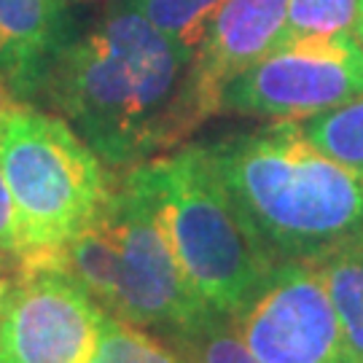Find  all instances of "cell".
I'll return each mask as SVG.
<instances>
[{
  "label": "cell",
  "mask_w": 363,
  "mask_h": 363,
  "mask_svg": "<svg viewBox=\"0 0 363 363\" xmlns=\"http://www.w3.org/2000/svg\"><path fill=\"white\" fill-rule=\"evenodd\" d=\"M194 52L169 40L132 0H111L54 62L38 100L111 169H130L181 143Z\"/></svg>",
  "instance_id": "1"
},
{
  "label": "cell",
  "mask_w": 363,
  "mask_h": 363,
  "mask_svg": "<svg viewBox=\"0 0 363 363\" xmlns=\"http://www.w3.org/2000/svg\"><path fill=\"white\" fill-rule=\"evenodd\" d=\"M234 205L272 261H318L363 234V178L280 118L205 143Z\"/></svg>",
  "instance_id": "2"
},
{
  "label": "cell",
  "mask_w": 363,
  "mask_h": 363,
  "mask_svg": "<svg viewBox=\"0 0 363 363\" xmlns=\"http://www.w3.org/2000/svg\"><path fill=\"white\" fill-rule=\"evenodd\" d=\"M105 315L178 342L216 320L186 283L140 181L124 169L97 216L54 259Z\"/></svg>",
  "instance_id": "3"
},
{
  "label": "cell",
  "mask_w": 363,
  "mask_h": 363,
  "mask_svg": "<svg viewBox=\"0 0 363 363\" xmlns=\"http://www.w3.org/2000/svg\"><path fill=\"white\" fill-rule=\"evenodd\" d=\"M130 169L186 283L218 318H234L277 261L250 232L205 143L183 145Z\"/></svg>",
  "instance_id": "4"
},
{
  "label": "cell",
  "mask_w": 363,
  "mask_h": 363,
  "mask_svg": "<svg viewBox=\"0 0 363 363\" xmlns=\"http://www.w3.org/2000/svg\"><path fill=\"white\" fill-rule=\"evenodd\" d=\"M62 116L0 97V172L27 261L54 259L89 223L113 175Z\"/></svg>",
  "instance_id": "5"
},
{
  "label": "cell",
  "mask_w": 363,
  "mask_h": 363,
  "mask_svg": "<svg viewBox=\"0 0 363 363\" xmlns=\"http://www.w3.org/2000/svg\"><path fill=\"white\" fill-rule=\"evenodd\" d=\"M361 94V40L355 35H310L280 43L232 78L220 91L218 113L301 121Z\"/></svg>",
  "instance_id": "6"
},
{
  "label": "cell",
  "mask_w": 363,
  "mask_h": 363,
  "mask_svg": "<svg viewBox=\"0 0 363 363\" xmlns=\"http://www.w3.org/2000/svg\"><path fill=\"white\" fill-rule=\"evenodd\" d=\"M108 315L49 259L0 277V342L13 363H89Z\"/></svg>",
  "instance_id": "7"
},
{
  "label": "cell",
  "mask_w": 363,
  "mask_h": 363,
  "mask_svg": "<svg viewBox=\"0 0 363 363\" xmlns=\"http://www.w3.org/2000/svg\"><path fill=\"white\" fill-rule=\"evenodd\" d=\"M229 323L259 363H361L310 261H277Z\"/></svg>",
  "instance_id": "8"
},
{
  "label": "cell",
  "mask_w": 363,
  "mask_h": 363,
  "mask_svg": "<svg viewBox=\"0 0 363 363\" xmlns=\"http://www.w3.org/2000/svg\"><path fill=\"white\" fill-rule=\"evenodd\" d=\"M288 22V0H223L199 40L189 73V121L196 130L218 113L220 91L242 70L277 49Z\"/></svg>",
  "instance_id": "9"
},
{
  "label": "cell",
  "mask_w": 363,
  "mask_h": 363,
  "mask_svg": "<svg viewBox=\"0 0 363 363\" xmlns=\"http://www.w3.org/2000/svg\"><path fill=\"white\" fill-rule=\"evenodd\" d=\"M70 0H0V97L35 103L76 35Z\"/></svg>",
  "instance_id": "10"
},
{
  "label": "cell",
  "mask_w": 363,
  "mask_h": 363,
  "mask_svg": "<svg viewBox=\"0 0 363 363\" xmlns=\"http://www.w3.org/2000/svg\"><path fill=\"white\" fill-rule=\"evenodd\" d=\"M310 264L320 274L342 331L352 352L363 363V234L342 242Z\"/></svg>",
  "instance_id": "11"
},
{
  "label": "cell",
  "mask_w": 363,
  "mask_h": 363,
  "mask_svg": "<svg viewBox=\"0 0 363 363\" xmlns=\"http://www.w3.org/2000/svg\"><path fill=\"white\" fill-rule=\"evenodd\" d=\"M298 124L325 156L363 178V94Z\"/></svg>",
  "instance_id": "12"
},
{
  "label": "cell",
  "mask_w": 363,
  "mask_h": 363,
  "mask_svg": "<svg viewBox=\"0 0 363 363\" xmlns=\"http://www.w3.org/2000/svg\"><path fill=\"white\" fill-rule=\"evenodd\" d=\"M89 363H191L175 345L108 315Z\"/></svg>",
  "instance_id": "13"
},
{
  "label": "cell",
  "mask_w": 363,
  "mask_h": 363,
  "mask_svg": "<svg viewBox=\"0 0 363 363\" xmlns=\"http://www.w3.org/2000/svg\"><path fill=\"white\" fill-rule=\"evenodd\" d=\"M132 3L169 40L181 43L189 52H196L213 13L218 11L223 0H132Z\"/></svg>",
  "instance_id": "14"
},
{
  "label": "cell",
  "mask_w": 363,
  "mask_h": 363,
  "mask_svg": "<svg viewBox=\"0 0 363 363\" xmlns=\"http://www.w3.org/2000/svg\"><path fill=\"white\" fill-rule=\"evenodd\" d=\"M361 0H288L283 40L310 35H355Z\"/></svg>",
  "instance_id": "15"
},
{
  "label": "cell",
  "mask_w": 363,
  "mask_h": 363,
  "mask_svg": "<svg viewBox=\"0 0 363 363\" xmlns=\"http://www.w3.org/2000/svg\"><path fill=\"white\" fill-rule=\"evenodd\" d=\"M169 345H175L183 355H189L191 363H259L242 345V339L234 334L226 318H216L199 331Z\"/></svg>",
  "instance_id": "16"
},
{
  "label": "cell",
  "mask_w": 363,
  "mask_h": 363,
  "mask_svg": "<svg viewBox=\"0 0 363 363\" xmlns=\"http://www.w3.org/2000/svg\"><path fill=\"white\" fill-rule=\"evenodd\" d=\"M22 264H27V253L22 245V237H19V223H16L11 194H9V186L3 181V172H0V277L11 274Z\"/></svg>",
  "instance_id": "17"
},
{
  "label": "cell",
  "mask_w": 363,
  "mask_h": 363,
  "mask_svg": "<svg viewBox=\"0 0 363 363\" xmlns=\"http://www.w3.org/2000/svg\"><path fill=\"white\" fill-rule=\"evenodd\" d=\"M355 38L363 43V0H361V13H358V27H355Z\"/></svg>",
  "instance_id": "18"
},
{
  "label": "cell",
  "mask_w": 363,
  "mask_h": 363,
  "mask_svg": "<svg viewBox=\"0 0 363 363\" xmlns=\"http://www.w3.org/2000/svg\"><path fill=\"white\" fill-rule=\"evenodd\" d=\"M0 363H13L11 355H9V352H6V347H3V342H0Z\"/></svg>",
  "instance_id": "19"
},
{
  "label": "cell",
  "mask_w": 363,
  "mask_h": 363,
  "mask_svg": "<svg viewBox=\"0 0 363 363\" xmlns=\"http://www.w3.org/2000/svg\"><path fill=\"white\" fill-rule=\"evenodd\" d=\"M70 3H86V0H70Z\"/></svg>",
  "instance_id": "20"
}]
</instances>
